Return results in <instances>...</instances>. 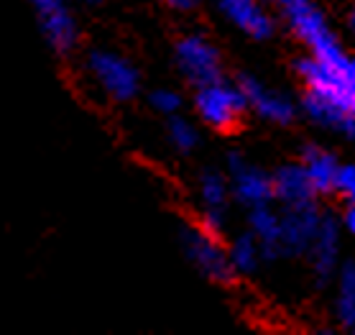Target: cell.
<instances>
[{"label":"cell","mask_w":355,"mask_h":335,"mask_svg":"<svg viewBox=\"0 0 355 335\" xmlns=\"http://www.w3.org/2000/svg\"><path fill=\"white\" fill-rule=\"evenodd\" d=\"M297 74L304 82L307 92L347 113H355V57H350L343 46L324 57L309 54L299 59Z\"/></svg>","instance_id":"6da1fadb"},{"label":"cell","mask_w":355,"mask_h":335,"mask_svg":"<svg viewBox=\"0 0 355 335\" xmlns=\"http://www.w3.org/2000/svg\"><path fill=\"white\" fill-rule=\"evenodd\" d=\"M276 16L299 44L307 46L309 54L324 57L340 49L338 36L317 0H276Z\"/></svg>","instance_id":"7a4b0ae2"},{"label":"cell","mask_w":355,"mask_h":335,"mask_svg":"<svg viewBox=\"0 0 355 335\" xmlns=\"http://www.w3.org/2000/svg\"><path fill=\"white\" fill-rule=\"evenodd\" d=\"M194 110L207 128L227 133L241 126L243 115L248 113V103H245V95L238 87V82L233 85V82H225L220 77V80H212L197 87Z\"/></svg>","instance_id":"3957f363"},{"label":"cell","mask_w":355,"mask_h":335,"mask_svg":"<svg viewBox=\"0 0 355 335\" xmlns=\"http://www.w3.org/2000/svg\"><path fill=\"white\" fill-rule=\"evenodd\" d=\"M87 72L95 85L115 103H128L141 92V74L118 51L95 49L87 54Z\"/></svg>","instance_id":"277c9868"},{"label":"cell","mask_w":355,"mask_h":335,"mask_svg":"<svg viewBox=\"0 0 355 335\" xmlns=\"http://www.w3.org/2000/svg\"><path fill=\"white\" fill-rule=\"evenodd\" d=\"M179 241H182V251L189 259V264L205 279H210L215 284H227L235 277L230 256H227V246H223L220 236L197 225V228L182 230Z\"/></svg>","instance_id":"5b68a950"},{"label":"cell","mask_w":355,"mask_h":335,"mask_svg":"<svg viewBox=\"0 0 355 335\" xmlns=\"http://www.w3.org/2000/svg\"><path fill=\"white\" fill-rule=\"evenodd\" d=\"M41 36L57 54H69L80 44V26L69 0H28Z\"/></svg>","instance_id":"8992f818"},{"label":"cell","mask_w":355,"mask_h":335,"mask_svg":"<svg viewBox=\"0 0 355 335\" xmlns=\"http://www.w3.org/2000/svg\"><path fill=\"white\" fill-rule=\"evenodd\" d=\"M174 62H177L182 77L187 82H192L194 87L223 77V57H220L218 46L200 33H189V36H182L177 41Z\"/></svg>","instance_id":"52a82bcc"},{"label":"cell","mask_w":355,"mask_h":335,"mask_svg":"<svg viewBox=\"0 0 355 335\" xmlns=\"http://www.w3.org/2000/svg\"><path fill=\"white\" fill-rule=\"evenodd\" d=\"M227 182H230V192L233 200L241 203L243 207H259V205L274 203V184H271V174L261 169L259 164L248 162L245 156L233 154L227 159Z\"/></svg>","instance_id":"ba28073f"},{"label":"cell","mask_w":355,"mask_h":335,"mask_svg":"<svg viewBox=\"0 0 355 335\" xmlns=\"http://www.w3.org/2000/svg\"><path fill=\"white\" fill-rule=\"evenodd\" d=\"M322 213L317 210L315 203L291 205L282 210V251L284 256L302 259L309 254V246L315 241L320 228Z\"/></svg>","instance_id":"9c48e42d"},{"label":"cell","mask_w":355,"mask_h":335,"mask_svg":"<svg viewBox=\"0 0 355 335\" xmlns=\"http://www.w3.org/2000/svg\"><path fill=\"white\" fill-rule=\"evenodd\" d=\"M197 197H200L202 205L200 225L205 230L215 233V236H220L225 230L227 205L233 200L227 174L220 172V169H205L200 174V180H197Z\"/></svg>","instance_id":"30bf717a"},{"label":"cell","mask_w":355,"mask_h":335,"mask_svg":"<svg viewBox=\"0 0 355 335\" xmlns=\"http://www.w3.org/2000/svg\"><path fill=\"white\" fill-rule=\"evenodd\" d=\"M215 8L227 24L256 41H266L276 33V16L261 0H215Z\"/></svg>","instance_id":"8fae6325"},{"label":"cell","mask_w":355,"mask_h":335,"mask_svg":"<svg viewBox=\"0 0 355 335\" xmlns=\"http://www.w3.org/2000/svg\"><path fill=\"white\" fill-rule=\"evenodd\" d=\"M238 87H241L243 95H245V103H248L250 113H256L266 123L289 126V123L297 118V105H294L286 95H282V92L271 90L268 85H263L259 77L243 74L241 80H238Z\"/></svg>","instance_id":"7c38bea8"},{"label":"cell","mask_w":355,"mask_h":335,"mask_svg":"<svg viewBox=\"0 0 355 335\" xmlns=\"http://www.w3.org/2000/svg\"><path fill=\"white\" fill-rule=\"evenodd\" d=\"M340 241H343V225L340 221L322 215L317 236L309 246V266L315 271V277L320 284H327L340 269Z\"/></svg>","instance_id":"4fadbf2b"},{"label":"cell","mask_w":355,"mask_h":335,"mask_svg":"<svg viewBox=\"0 0 355 335\" xmlns=\"http://www.w3.org/2000/svg\"><path fill=\"white\" fill-rule=\"evenodd\" d=\"M271 184H274V200L282 203V207L291 205H307L315 203L317 192L312 189L307 172L302 164H284L271 174Z\"/></svg>","instance_id":"5bb4252c"},{"label":"cell","mask_w":355,"mask_h":335,"mask_svg":"<svg viewBox=\"0 0 355 335\" xmlns=\"http://www.w3.org/2000/svg\"><path fill=\"white\" fill-rule=\"evenodd\" d=\"M248 230L256 236V241L261 243L263 259L266 261H276L282 259V213L268 205H259L248 210Z\"/></svg>","instance_id":"9a60e30c"},{"label":"cell","mask_w":355,"mask_h":335,"mask_svg":"<svg viewBox=\"0 0 355 335\" xmlns=\"http://www.w3.org/2000/svg\"><path fill=\"white\" fill-rule=\"evenodd\" d=\"M302 110H304L309 121H315L317 126H322L327 131L340 133V136H345L347 141L355 144V113H347V110L332 105V103H327V100H322V98H317L312 92H304Z\"/></svg>","instance_id":"2e32d148"},{"label":"cell","mask_w":355,"mask_h":335,"mask_svg":"<svg viewBox=\"0 0 355 335\" xmlns=\"http://www.w3.org/2000/svg\"><path fill=\"white\" fill-rule=\"evenodd\" d=\"M299 164L304 166V172H307L309 182H312V189L317 192V197L335 192V180H338V169H340L338 156L320 146H307L302 151Z\"/></svg>","instance_id":"e0dca14e"},{"label":"cell","mask_w":355,"mask_h":335,"mask_svg":"<svg viewBox=\"0 0 355 335\" xmlns=\"http://www.w3.org/2000/svg\"><path fill=\"white\" fill-rule=\"evenodd\" d=\"M335 318L340 327L355 330V261L340 264L335 274Z\"/></svg>","instance_id":"ac0fdd59"},{"label":"cell","mask_w":355,"mask_h":335,"mask_svg":"<svg viewBox=\"0 0 355 335\" xmlns=\"http://www.w3.org/2000/svg\"><path fill=\"white\" fill-rule=\"evenodd\" d=\"M227 256H230V266H233L235 274H256L261 264L266 261L263 251H261V243L250 230H243L230 241Z\"/></svg>","instance_id":"d6986e66"},{"label":"cell","mask_w":355,"mask_h":335,"mask_svg":"<svg viewBox=\"0 0 355 335\" xmlns=\"http://www.w3.org/2000/svg\"><path fill=\"white\" fill-rule=\"evenodd\" d=\"M166 139H169L171 148L177 154H192L197 144H200V131L192 121H187L179 115H171L169 123H166Z\"/></svg>","instance_id":"ffe728a7"},{"label":"cell","mask_w":355,"mask_h":335,"mask_svg":"<svg viewBox=\"0 0 355 335\" xmlns=\"http://www.w3.org/2000/svg\"><path fill=\"white\" fill-rule=\"evenodd\" d=\"M148 103H151V108H154L156 113L166 115V118L179 115L182 113V108H184L182 95L174 92V90H169V87H159V90H154L151 95H148Z\"/></svg>","instance_id":"44dd1931"},{"label":"cell","mask_w":355,"mask_h":335,"mask_svg":"<svg viewBox=\"0 0 355 335\" xmlns=\"http://www.w3.org/2000/svg\"><path fill=\"white\" fill-rule=\"evenodd\" d=\"M332 195L343 197L347 205L355 203V164H340L338 180H335V192Z\"/></svg>","instance_id":"7402d4cb"},{"label":"cell","mask_w":355,"mask_h":335,"mask_svg":"<svg viewBox=\"0 0 355 335\" xmlns=\"http://www.w3.org/2000/svg\"><path fill=\"white\" fill-rule=\"evenodd\" d=\"M340 225L345 228L347 236H353V238H355V203H353V205H347V210L343 213V218H340Z\"/></svg>","instance_id":"603a6c76"},{"label":"cell","mask_w":355,"mask_h":335,"mask_svg":"<svg viewBox=\"0 0 355 335\" xmlns=\"http://www.w3.org/2000/svg\"><path fill=\"white\" fill-rule=\"evenodd\" d=\"M166 6H171L174 10H192L197 0H164Z\"/></svg>","instance_id":"cb8c5ba5"},{"label":"cell","mask_w":355,"mask_h":335,"mask_svg":"<svg viewBox=\"0 0 355 335\" xmlns=\"http://www.w3.org/2000/svg\"><path fill=\"white\" fill-rule=\"evenodd\" d=\"M347 28L353 31V36H355V8L350 10V16H347Z\"/></svg>","instance_id":"d4e9b609"},{"label":"cell","mask_w":355,"mask_h":335,"mask_svg":"<svg viewBox=\"0 0 355 335\" xmlns=\"http://www.w3.org/2000/svg\"><path fill=\"white\" fill-rule=\"evenodd\" d=\"M74 3H80V6H87V8H92V6L103 3V0H74Z\"/></svg>","instance_id":"484cf974"}]
</instances>
